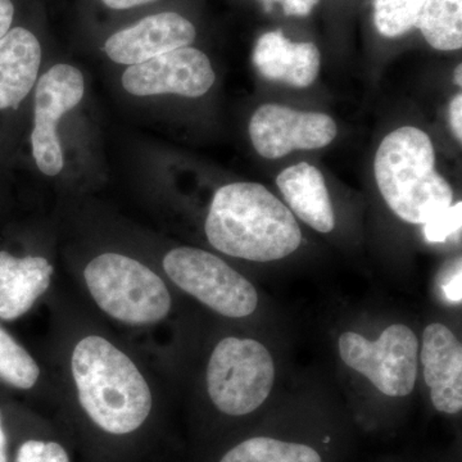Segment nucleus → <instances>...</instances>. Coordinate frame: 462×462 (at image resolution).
<instances>
[{
  "instance_id": "nucleus-1",
  "label": "nucleus",
  "mask_w": 462,
  "mask_h": 462,
  "mask_svg": "<svg viewBox=\"0 0 462 462\" xmlns=\"http://www.w3.org/2000/svg\"><path fill=\"white\" fill-rule=\"evenodd\" d=\"M206 236L221 254L254 263L282 260L302 243L291 209L257 182H233L216 191Z\"/></svg>"
},
{
  "instance_id": "nucleus-2",
  "label": "nucleus",
  "mask_w": 462,
  "mask_h": 462,
  "mask_svg": "<svg viewBox=\"0 0 462 462\" xmlns=\"http://www.w3.org/2000/svg\"><path fill=\"white\" fill-rule=\"evenodd\" d=\"M71 367L81 406L103 430L123 436L147 420L153 404L147 380L107 339H81L72 354Z\"/></svg>"
},
{
  "instance_id": "nucleus-3",
  "label": "nucleus",
  "mask_w": 462,
  "mask_h": 462,
  "mask_svg": "<svg viewBox=\"0 0 462 462\" xmlns=\"http://www.w3.org/2000/svg\"><path fill=\"white\" fill-rule=\"evenodd\" d=\"M389 208L406 223L425 225L454 202V190L436 170L430 135L404 126L385 136L374 162Z\"/></svg>"
},
{
  "instance_id": "nucleus-4",
  "label": "nucleus",
  "mask_w": 462,
  "mask_h": 462,
  "mask_svg": "<svg viewBox=\"0 0 462 462\" xmlns=\"http://www.w3.org/2000/svg\"><path fill=\"white\" fill-rule=\"evenodd\" d=\"M84 278L97 305L125 324H156L171 310L162 279L132 257L100 254L85 267Z\"/></svg>"
},
{
  "instance_id": "nucleus-5",
  "label": "nucleus",
  "mask_w": 462,
  "mask_h": 462,
  "mask_svg": "<svg viewBox=\"0 0 462 462\" xmlns=\"http://www.w3.org/2000/svg\"><path fill=\"white\" fill-rule=\"evenodd\" d=\"M273 383L275 364L263 343L227 337L215 346L207 366V389L218 411L229 416L256 411Z\"/></svg>"
},
{
  "instance_id": "nucleus-6",
  "label": "nucleus",
  "mask_w": 462,
  "mask_h": 462,
  "mask_svg": "<svg viewBox=\"0 0 462 462\" xmlns=\"http://www.w3.org/2000/svg\"><path fill=\"white\" fill-rule=\"evenodd\" d=\"M163 269L179 288L225 318H248L256 311L254 285L209 252L172 249L163 258Z\"/></svg>"
},
{
  "instance_id": "nucleus-7",
  "label": "nucleus",
  "mask_w": 462,
  "mask_h": 462,
  "mask_svg": "<svg viewBox=\"0 0 462 462\" xmlns=\"http://www.w3.org/2000/svg\"><path fill=\"white\" fill-rule=\"evenodd\" d=\"M338 348L343 363L369 380L380 393L402 398L415 389L419 339L407 325H391L376 340L346 331L339 337Z\"/></svg>"
},
{
  "instance_id": "nucleus-8",
  "label": "nucleus",
  "mask_w": 462,
  "mask_h": 462,
  "mask_svg": "<svg viewBox=\"0 0 462 462\" xmlns=\"http://www.w3.org/2000/svg\"><path fill=\"white\" fill-rule=\"evenodd\" d=\"M84 76L69 65H56L45 72L35 91V117L32 133L33 160L44 175L63 169V152L57 134L58 121L83 99Z\"/></svg>"
},
{
  "instance_id": "nucleus-9",
  "label": "nucleus",
  "mask_w": 462,
  "mask_h": 462,
  "mask_svg": "<svg viewBox=\"0 0 462 462\" xmlns=\"http://www.w3.org/2000/svg\"><path fill=\"white\" fill-rule=\"evenodd\" d=\"M249 135L261 157L278 160L293 151L327 147L336 139L337 125L328 115L263 105L252 116Z\"/></svg>"
},
{
  "instance_id": "nucleus-10",
  "label": "nucleus",
  "mask_w": 462,
  "mask_h": 462,
  "mask_svg": "<svg viewBox=\"0 0 462 462\" xmlns=\"http://www.w3.org/2000/svg\"><path fill=\"white\" fill-rule=\"evenodd\" d=\"M215 79L208 57L196 48L184 47L130 66L124 72L123 87L136 97L176 94L199 98L211 89Z\"/></svg>"
},
{
  "instance_id": "nucleus-11",
  "label": "nucleus",
  "mask_w": 462,
  "mask_h": 462,
  "mask_svg": "<svg viewBox=\"0 0 462 462\" xmlns=\"http://www.w3.org/2000/svg\"><path fill=\"white\" fill-rule=\"evenodd\" d=\"M196 35V27L189 20L165 12L114 33L106 42L105 51L116 63L139 65L167 51L189 47Z\"/></svg>"
},
{
  "instance_id": "nucleus-12",
  "label": "nucleus",
  "mask_w": 462,
  "mask_h": 462,
  "mask_svg": "<svg viewBox=\"0 0 462 462\" xmlns=\"http://www.w3.org/2000/svg\"><path fill=\"white\" fill-rule=\"evenodd\" d=\"M421 364L425 384L437 411L456 415L462 410V346L454 331L440 322L422 333Z\"/></svg>"
},
{
  "instance_id": "nucleus-13",
  "label": "nucleus",
  "mask_w": 462,
  "mask_h": 462,
  "mask_svg": "<svg viewBox=\"0 0 462 462\" xmlns=\"http://www.w3.org/2000/svg\"><path fill=\"white\" fill-rule=\"evenodd\" d=\"M254 63L267 80L294 88H307L318 79L321 56L314 42L289 41L278 30L263 33L258 39Z\"/></svg>"
},
{
  "instance_id": "nucleus-14",
  "label": "nucleus",
  "mask_w": 462,
  "mask_h": 462,
  "mask_svg": "<svg viewBox=\"0 0 462 462\" xmlns=\"http://www.w3.org/2000/svg\"><path fill=\"white\" fill-rule=\"evenodd\" d=\"M42 45L23 27L9 30L0 39V109L20 107L38 79Z\"/></svg>"
},
{
  "instance_id": "nucleus-15",
  "label": "nucleus",
  "mask_w": 462,
  "mask_h": 462,
  "mask_svg": "<svg viewBox=\"0 0 462 462\" xmlns=\"http://www.w3.org/2000/svg\"><path fill=\"white\" fill-rule=\"evenodd\" d=\"M53 266L45 258L0 252V319L14 320L50 288Z\"/></svg>"
},
{
  "instance_id": "nucleus-16",
  "label": "nucleus",
  "mask_w": 462,
  "mask_h": 462,
  "mask_svg": "<svg viewBox=\"0 0 462 462\" xmlns=\"http://www.w3.org/2000/svg\"><path fill=\"white\" fill-rule=\"evenodd\" d=\"M285 202L293 214L319 233L328 234L336 226L333 203L324 176L307 162L288 167L276 179Z\"/></svg>"
},
{
  "instance_id": "nucleus-17",
  "label": "nucleus",
  "mask_w": 462,
  "mask_h": 462,
  "mask_svg": "<svg viewBox=\"0 0 462 462\" xmlns=\"http://www.w3.org/2000/svg\"><path fill=\"white\" fill-rule=\"evenodd\" d=\"M416 27L436 50H460L462 0H428Z\"/></svg>"
},
{
  "instance_id": "nucleus-18",
  "label": "nucleus",
  "mask_w": 462,
  "mask_h": 462,
  "mask_svg": "<svg viewBox=\"0 0 462 462\" xmlns=\"http://www.w3.org/2000/svg\"><path fill=\"white\" fill-rule=\"evenodd\" d=\"M220 462H324L321 455L305 443L272 437L243 440L224 455Z\"/></svg>"
},
{
  "instance_id": "nucleus-19",
  "label": "nucleus",
  "mask_w": 462,
  "mask_h": 462,
  "mask_svg": "<svg viewBox=\"0 0 462 462\" xmlns=\"http://www.w3.org/2000/svg\"><path fill=\"white\" fill-rule=\"evenodd\" d=\"M428 0H374V21L382 35L397 38L418 25Z\"/></svg>"
},
{
  "instance_id": "nucleus-20",
  "label": "nucleus",
  "mask_w": 462,
  "mask_h": 462,
  "mask_svg": "<svg viewBox=\"0 0 462 462\" xmlns=\"http://www.w3.org/2000/svg\"><path fill=\"white\" fill-rule=\"evenodd\" d=\"M41 369L16 340L0 329V378L21 389H30L38 382Z\"/></svg>"
},
{
  "instance_id": "nucleus-21",
  "label": "nucleus",
  "mask_w": 462,
  "mask_h": 462,
  "mask_svg": "<svg viewBox=\"0 0 462 462\" xmlns=\"http://www.w3.org/2000/svg\"><path fill=\"white\" fill-rule=\"evenodd\" d=\"M462 203L457 202L424 225L425 239L430 243H445L461 230Z\"/></svg>"
},
{
  "instance_id": "nucleus-22",
  "label": "nucleus",
  "mask_w": 462,
  "mask_h": 462,
  "mask_svg": "<svg viewBox=\"0 0 462 462\" xmlns=\"http://www.w3.org/2000/svg\"><path fill=\"white\" fill-rule=\"evenodd\" d=\"M17 462H69V455L56 442L27 440L18 449Z\"/></svg>"
},
{
  "instance_id": "nucleus-23",
  "label": "nucleus",
  "mask_w": 462,
  "mask_h": 462,
  "mask_svg": "<svg viewBox=\"0 0 462 462\" xmlns=\"http://www.w3.org/2000/svg\"><path fill=\"white\" fill-rule=\"evenodd\" d=\"M264 5H281L287 16L305 17L311 14L312 9L320 0H263Z\"/></svg>"
},
{
  "instance_id": "nucleus-24",
  "label": "nucleus",
  "mask_w": 462,
  "mask_h": 462,
  "mask_svg": "<svg viewBox=\"0 0 462 462\" xmlns=\"http://www.w3.org/2000/svg\"><path fill=\"white\" fill-rule=\"evenodd\" d=\"M442 288L447 300L461 302V263L457 264V269H455L443 282Z\"/></svg>"
},
{
  "instance_id": "nucleus-25",
  "label": "nucleus",
  "mask_w": 462,
  "mask_h": 462,
  "mask_svg": "<svg viewBox=\"0 0 462 462\" xmlns=\"http://www.w3.org/2000/svg\"><path fill=\"white\" fill-rule=\"evenodd\" d=\"M449 121L456 139L462 141V96L457 94L449 106Z\"/></svg>"
},
{
  "instance_id": "nucleus-26",
  "label": "nucleus",
  "mask_w": 462,
  "mask_h": 462,
  "mask_svg": "<svg viewBox=\"0 0 462 462\" xmlns=\"http://www.w3.org/2000/svg\"><path fill=\"white\" fill-rule=\"evenodd\" d=\"M14 7L12 0H0V39L11 30Z\"/></svg>"
},
{
  "instance_id": "nucleus-27",
  "label": "nucleus",
  "mask_w": 462,
  "mask_h": 462,
  "mask_svg": "<svg viewBox=\"0 0 462 462\" xmlns=\"http://www.w3.org/2000/svg\"><path fill=\"white\" fill-rule=\"evenodd\" d=\"M102 2L112 9H130L147 5V3L154 2V0H102Z\"/></svg>"
},
{
  "instance_id": "nucleus-28",
  "label": "nucleus",
  "mask_w": 462,
  "mask_h": 462,
  "mask_svg": "<svg viewBox=\"0 0 462 462\" xmlns=\"http://www.w3.org/2000/svg\"><path fill=\"white\" fill-rule=\"evenodd\" d=\"M0 462H7V439L3 430L2 418H0Z\"/></svg>"
},
{
  "instance_id": "nucleus-29",
  "label": "nucleus",
  "mask_w": 462,
  "mask_h": 462,
  "mask_svg": "<svg viewBox=\"0 0 462 462\" xmlns=\"http://www.w3.org/2000/svg\"><path fill=\"white\" fill-rule=\"evenodd\" d=\"M462 67L461 65L457 66V69H456L455 71V83L458 85V87H461L462 84Z\"/></svg>"
}]
</instances>
